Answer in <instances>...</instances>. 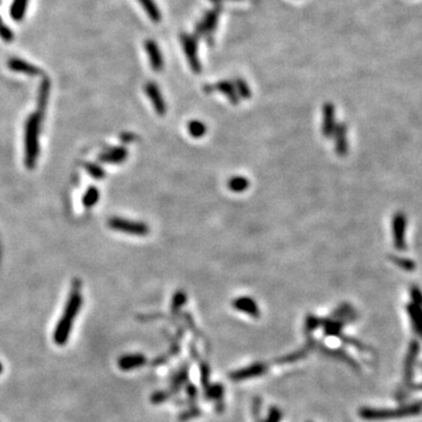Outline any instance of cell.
<instances>
[{"label":"cell","instance_id":"cell-1","mask_svg":"<svg viewBox=\"0 0 422 422\" xmlns=\"http://www.w3.org/2000/svg\"><path fill=\"white\" fill-rule=\"evenodd\" d=\"M73 290H72V293L67 301V305L65 307V312L60 319L58 325H56V329L54 331V341L58 345H63L68 341V337L72 331V326H73V322L75 316L78 315L79 311H80L81 304H82V297L80 295V290H79V286H80V283L77 280V283H73Z\"/></svg>","mask_w":422,"mask_h":422},{"label":"cell","instance_id":"cell-2","mask_svg":"<svg viewBox=\"0 0 422 422\" xmlns=\"http://www.w3.org/2000/svg\"><path fill=\"white\" fill-rule=\"evenodd\" d=\"M40 115L33 113L28 116L25 124V164L28 169L34 168L39 156V131L41 123Z\"/></svg>","mask_w":422,"mask_h":422},{"label":"cell","instance_id":"cell-3","mask_svg":"<svg viewBox=\"0 0 422 422\" xmlns=\"http://www.w3.org/2000/svg\"><path fill=\"white\" fill-rule=\"evenodd\" d=\"M422 409L421 405H409L405 407H400L397 409H380V408H369L364 407L359 410V415L361 419L368 421H379V420H388V419H399V417L413 416L420 414Z\"/></svg>","mask_w":422,"mask_h":422},{"label":"cell","instance_id":"cell-4","mask_svg":"<svg viewBox=\"0 0 422 422\" xmlns=\"http://www.w3.org/2000/svg\"><path fill=\"white\" fill-rule=\"evenodd\" d=\"M109 228L116 231H121L135 236H146L149 232V228L145 223L140 222H134L129 220H123V218H111L108 221Z\"/></svg>","mask_w":422,"mask_h":422},{"label":"cell","instance_id":"cell-5","mask_svg":"<svg viewBox=\"0 0 422 422\" xmlns=\"http://www.w3.org/2000/svg\"><path fill=\"white\" fill-rule=\"evenodd\" d=\"M267 371V365L263 363H256L254 365H250L245 368L237 369V371L232 372L230 374V379L236 380V381H240V380H248L251 378H256V376H259L264 374Z\"/></svg>","mask_w":422,"mask_h":422},{"label":"cell","instance_id":"cell-6","mask_svg":"<svg viewBox=\"0 0 422 422\" xmlns=\"http://www.w3.org/2000/svg\"><path fill=\"white\" fill-rule=\"evenodd\" d=\"M406 232V217L402 214H397L393 218V238L394 245L398 250H404L406 248L405 242Z\"/></svg>","mask_w":422,"mask_h":422},{"label":"cell","instance_id":"cell-7","mask_svg":"<svg viewBox=\"0 0 422 422\" xmlns=\"http://www.w3.org/2000/svg\"><path fill=\"white\" fill-rule=\"evenodd\" d=\"M232 306L235 307L237 311L243 312V313L254 316V318H258L259 316L258 305L254 299L250 298V297H239V298L233 300Z\"/></svg>","mask_w":422,"mask_h":422},{"label":"cell","instance_id":"cell-8","mask_svg":"<svg viewBox=\"0 0 422 422\" xmlns=\"http://www.w3.org/2000/svg\"><path fill=\"white\" fill-rule=\"evenodd\" d=\"M146 93L149 99L152 100L153 106H154V108H155L157 114L163 116L165 114L167 108H165L164 100H163V97H162L161 92H160V89L157 88V86L154 84V82H149V84H147Z\"/></svg>","mask_w":422,"mask_h":422},{"label":"cell","instance_id":"cell-9","mask_svg":"<svg viewBox=\"0 0 422 422\" xmlns=\"http://www.w3.org/2000/svg\"><path fill=\"white\" fill-rule=\"evenodd\" d=\"M147 363L146 357L143 354H127L119 359V368L122 371H130L138 367H142Z\"/></svg>","mask_w":422,"mask_h":422},{"label":"cell","instance_id":"cell-10","mask_svg":"<svg viewBox=\"0 0 422 422\" xmlns=\"http://www.w3.org/2000/svg\"><path fill=\"white\" fill-rule=\"evenodd\" d=\"M323 134L325 137H332L335 130L334 108L332 104L327 103L323 111Z\"/></svg>","mask_w":422,"mask_h":422},{"label":"cell","instance_id":"cell-11","mask_svg":"<svg viewBox=\"0 0 422 422\" xmlns=\"http://www.w3.org/2000/svg\"><path fill=\"white\" fill-rule=\"evenodd\" d=\"M128 156V152L123 147H116V148L108 149L99 156V160L106 163H122Z\"/></svg>","mask_w":422,"mask_h":422},{"label":"cell","instance_id":"cell-12","mask_svg":"<svg viewBox=\"0 0 422 422\" xmlns=\"http://www.w3.org/2000/svg\"><path fill=\"white\" fill-rule=\"evenodd\" d=\"M333 135L335 136V152L340 156H344L348 149L347 131H346V127L344 124H339V126L335 127Z\"/></svg>","mask_w":422,"mask_h":422},{"label":"cell","instance_id":"cell-13","mask_svg":"<svg viewBox=\"0 0 422 422\" xmlns=\"http://www.w3.org/2000/svg\"><path fill=\"white\" fill-rule=\"evenodd\" d=\"M9 68L14 72H19V73H25L28 75H32L34 77L37 74H40V69L37 68L36 66L31 65V63L24 61V60L20 59H11L9 61Z\"/></svg>","mask_w":422,"mask_h":422},{"label":"cell","instance_id":"cell-14","mask_svg":"<svg viewBox=\"0 0 422 422\" xmlns=\"http://www.w3.org/2000/svg\"><path fill=\"white\" fill-rule=\"evenodd\" d=\"M417 352H419V345H417V342L414 341L412 342V345H410L408 354H407V358L405 361V378L407 381H410V380H412L414 364H415Z\"/></svg>","mask_w":422,"mask_h":422},{"label":"cell","instance_id":"cell-15","mask_svg":"<svg viewBox=\"0 0 422 422\" xmlns=\"http://www.w3.org/2000/svg\"><path fill=\"white\" fill-rule=\"evenodd\" d=\"M407 312H408V315L410 320H412V324L414 326V330L416 331V333L422 338V310L421 306H417L415 304H410L407 306Z\"/></svg>","mask_w":422,"mask_h":422},{"label":"cell","instance_id":"cell-16","mask_svg":"<svg viewBox=\"0 0 422 422\" xmlns=\"http://www.w3.org/2000/svg\"><path fill=\"white\" fill-rule=\"evenodd\" d=\"M48 96H50V81L44 80L39 90V97H38V114L40 118H44V113L46 111Z\"/></svg>","mask_w":422,"mask_h":422},{"label":"cell","instance_id":"cell-17","mask_svg":"<svg viewBox=\"0 0 422 422\" xmlns=\"http://www.w3.org/2000/svg\"><path fill=\"white\" fill-rule=\"evenodd\" d=\"M146 50L149 54L150 62H152V67L154 71H161L162 69V58L161 53L158 51V48L153 41H148L146 45Z\"/></svg>","mask_w":422,"mask_h":422},{"label":"cell","instance_id":"cell-18","mask_svg":"<svg viewBox=\"0 0 422 422\" xmlns=\"http://www.w3.org/2000/svg\"><path fill=\"white\" fill-rule=\"evenodd\" d=\"M228 187L233 193H243L249 188V181L243 176L231 177L228 182Z\"/></svg>","mask_w":422,"mask_h":422},{"label":"cell","instance_id":"cell-19","mask_svg":"<svg viewBox=\"0 0 422 422\" xmlns=\"http://www.w3.org/2000/svg\"><path fill=\"white\" fill-rule=\"evenodd\" d=\"M26 6H27V0H14L11 7V16L14 20H21L26 12Z\"/></svg>","mask_w":422,"mask_h":422},{"label":"cell","instance_id":"cell-20","mask_svg":"<svg viewBox=\"0 0 422 422\" xmlns=\"http://www.w3.org/2000/svg\"><path fill=\"white\" fill-rule=\"evenodd\" d=\"M99 190H97L95 187H89V189L86 191L84 198H82V203H84L85 208L90 209L93 205H95L97 201H99Z\"/></svg>","mask_w":422,"mask_h":422},{"label":"cell","instance_id":"cell-21","mask_svg":"<svg viewBox=\"0 0 422 422\" xmlns=\"http://www.w3.org/2000/svg\"><path fill=\"white\" fill-rule=\"evenodd\" d=\"M217 88L218 90H221L222 93H224V95H227L228 99L231 101L233 104L238 103V96H237L236 94L235 87H233L231 84H229V82H221V84H218Z\"/></svg>","mask_w":422,"mask_h":422},{"label":"cell","instance_id":"cell-22","mask_svg":"<svg viewBox=\"0 0 422 422\" xmlns=\"http://www.w3.org/2000/svg\"><path fill=\"white\" fill-rule=\"evenodd\" d=\"M341 327L342 323L340 320H327V322L324 323V332H325L326 335H339L340 334Z\"/></svg>","mask_w":422,"mask_h":422},{"label":"cell","instance_id":"cell-23","mask_svg":"<svg viewBox=\"0 0 422 422\" xmlns=\"http://www.w3.org/2000/svg\"><path fill=\"white\" fill-rule=\"evenodd\" d=\"M188 131H189V134L193 137L199 138L205 134L206 127L204 126V123H202L201 121H191L188 124Z\"/></svg>","mask_w":422,"mask_h":422},{"label":"cell","instance_id":"cell-24","mask_svg":"<svg viewBox=\"0 0 422 422\" xmlns=\"http://www.w3.org/2000/svg\"><path fill=\"white\" fill-rule=\"evenodd\" d=\"M140 3L142 4L143 7H145L146 12L149 14V17L153 18L154 21L160 20V19H158V18H160V16H158L156 6H155V4L152 2V0H140Z\"/></svg>","mask_w":422,"mask_h":422},{"label":"cell","instance_id":"cell-25","mask_svg":"<svg viewBox=\"0 0 422 422\" xmlns=\"http://www.w3.org/2000/svg\"><path fill=\"white\" fill-rule=\"evenodd\" d=\"M223 387H222L220 383L217 385H213L208 387V391L205 392V395L208 399H213V400H220L223 397Z\"/></svg>","mask_w":422,"mask_h":422},{"label":"cell","instance_id":"cell-26","mask_svg":"<svg viewBox=\"0 0 422 422\" xmlns=\"http://www.w3.org/2000/svg\"><path fill=\"white\" fill-rule=\"evenodd\" d=\"M86 170L89 172L90 176H93L95 180H101L104 177V171L102 168H100L99 165L94 163H87L86 164Z\"/></svg>","mask_w":422,"mask_h":422},{"label":"cell","instance_id":"cell-27","mask_svg":"<svg viewBox=\"0 0 422 422\" xmlns=\"http://www.w3.org/2000/svg\"><path fill=\"white\" fill-rule=\"evenodd\" d=\"M186 300H187L186 293L182 292V291L176 292V295L174 296V299H172V304H171L172 311H174V312L179 311L180 308L182 307L184 304H186Z\"/></svg>","mask_w":422,"mask_h":422},{"label":"cell","instance_id":"cell-28","mask_svg":"<svg viewBox=\"0 0 422 422\" xmlns=\"http://www.w3.org/2000/svg\"><path fill=\"white\" fill-rule=\"evenodd\" d=\"M187 375H188L187 368L181 369L179 374L175 375L174 379H172V388H174V390H179V388L182 386V383L186 382Z\"/></svg>","mask_w":422,"mask_h":422},{"label":"cell","instance_id":"cell-29","mask_svg":"<svg viewBox=\"0 0 422 422\" xmlns=\"http://www.w3.org/2000/svg\"><path fill=\"white\" fill-rule=\"evenodd\" d=\"M319 325H322V322H320L319 318H316L314 315H308L306 318V322H305V331H306V332H312V331H314Z\"/></svg>","mask_w":422,"mask_h":422},{"label":"cell","instance_id":"cell-30","mask_svg":"<svg viewBox=\"0 0 422 422\" xmlns=\"http://www.w3.org/2000/svg\"><path fill=\"white\" fill-rule=\"evenodd\" d=\"M282 419V412L277 407H272L270 408L269 414H267V417L264 422H279Z\"/></svg>","mask_w":422,"mask_h":422},{"label":"cell","instance_id":"cell-31","mask_svg":"<svg viewBox=\"0 0 422 422\" xmlns=\"http://www.w3.org/2000/svg\"><path fill=\"white\" fill-rule=\"evenodd\" d=\"M236 87L238 88V94H240V95H242L243 97H245V99H248V97H250V89H249V87L247 86L245 82L237 81Z\"/></svg>","mask_w":422,"mask_h":422},{"label":"cell","instance_id":"cell-32","mask_svg":"<svg viewBox=\"0 0 422 422\" xmlns=\"http://www.w3.org/2000/svg\"><path fill=\"white\" fill-rule=\"evenodd\" d=\"M410 295H412L413 304L417 305V306H421V305H422V293H421L420 290L417 288H413L412 292H410Z\"/></svg>","mask_w":422,"mask_h":422},{"label":"cell","instance_id":"cell-33","mask_svg":"<svg viewBox=\"0 0 422 422\" xmlns=\"http://www.w3.org/2000/svg\"><path fill=\"white\" fill-rule=\"evenodd\" d=\"M167 398H168V394L164 393V392H156V393L152 397V401L154 402V404H160V402L164 401Z\"/></svg>","mask_w":422,"mask_h":422},{"label":"cell","instance_id":"cell-34","mask_svg":"<svg viewBox=\"0 0 422 422\" xmlns=\"http://www.w3.org/2000/svg\"><path fill=\"white\" fill-rule=\"evenodd\" d=\"M395 262H397L398 265H400L401 267H404V269L406 270L414 269V264L409 261H406V259H395Z\"/></svg>","mask_w":422,"mask_h":422},{"label":"cell","instance_id":"cell-35","mask_svg":"<svg viewBox=\"0 0 422 422\" xmlns=\"http://www.w3.org/2000/svg\"><path fill=\"white\" fill-rule=\"evenodd\" d=\"M187 392H188V393H189V397L191 399H195L196 397H197V394H196V393H197V392H196V388L194 386H189V387H188Z\"/></svg>","mask_w":422,"mask_h":422},{"label":"cell","instance_id":"cell-36","mask_svg":"<svg viewBox=\"0 0 422 422\" xmlns=\"http://www.w3.org/2000/svg\"><path fill=\"white\" fill-rule=\"evenodd\" d=\"M2 372H3V364L0 363V373H2Z\"/></svg>","mask_w":422,"mask_h":422}]
</instances>
